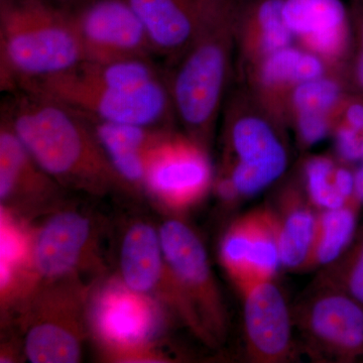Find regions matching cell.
Segmentation results:
<instances>
[{
    "label": "cell",
    "instance_id": "6da1fadb",
    "mask_svg": "<svg viewBox=\"0 0 363 363\" xmlns=\"http://www.w3.org/2000/svg\"><path fill=\"white\" fill-rule=\"evenodd\" d=\"M1 117L59 186L101 193L121 182L89 121L75 109L35 91L16 89Z\"/></svg>",
    "mask_w": 363,
    "mask_h": 363
},
{
    "label": "cell",
    "instance_id": "7a4b0ae2",
    "mask_svg": "<svg viewBox=\"0 0 363 363\" xmlns=\"http://www.w3.org/2000/svg\"><path fill=\"white\" fill-rule=\"evenodd\" d=\"M1 83L11 91L85 61L70 11L43 0H0Z\"/></svg>",
    "mask_w": 363,
    "mask_h": 363
},
{
    "label": "cell",
    "instance_id": "3957f363",
    "mask_svg": "<svg viewBox=\"0 0 363 363\" xmlns=\"http://www.w3.org/2000/svg\"><path fill=\"white\" fill-rule=\"evenodd\" d=\"M238 4L224 0L215 7L194 42L176 60L167 83L175 117L189 136L203 145L218 114L230 57Z\"/></svg>",
    "mask_w": 363,
    "mask_h": 363
},
{
    "label": "cell",
    "instance_id": "277c9868",
    "mask_svg": "<svg viewBox=\"0 0 363 363\" xmlns=\"http://www.w3.org/2000/svg\"><path fill=\"white\" fill-rule=\"evenodd\" d=\"M76 111L106 123L169 128L175 117L166 78L136 90L94 84L73 70L23 85Z\"/></svg>",
    "mask_w": 363,
    "mask_h": 363
},
{
    "label": "cell",
    "instance_id": "5b68a950",
    "mask_svg": "<svg viewBox=\"0 0 363 363\" xmlns=\"http://www.w3.org/2000/svg\"><path fill=\"white\" fill-rule=\"evenodd\" d=\"M159 233L186 321L207 342L221 340L226 331V311L201 240L178 219L164 221Z\"/></svg>",
    "mask_w": 363,
    "mask_h": 363
},
{
    "label": "cell",
    "instance_id": "8992f818",
    "mask_svg": "<svg viewBox=\"0 0 363 363\" xmlns=\"http://www.w3.org/2000/svg\"><path fill=\"white\" fill-rule=\"evenodd\" d=\"M308 352L320 359H363V306L332 286L318 284L293 311Z\"/></svg>",
    "mask_w": 363,
    "mask_h": 363
},
{
    "label": "cell",
    "instance_id": "52a82bcc",
    "mask_svg": "<svg viewBox=\"0 0 363 363\" xmlns=\"http://www.w3.org/2000/svg\"><path fill=\"white\" fill-rule=\"evenodd\" d=\"M52 281L28 307L26 357L33 363H76L82 355L84 301L75 286Z\"/></svg>",
    "mask_w": 363,
    "mask_h": 363
},
{
    "label": "cell",
    "instance_id": "ba28073f",
    "mask_svg": "<svg viewBox=\"0 0 363 363\" xmlns=\"http://www.w3.org/2000/svg\"><path fill=\"white\" fill-rule=\"evenodd\" d=\"M212 169L199 143L167 130L147 156L145 187L173 210L194 206L206 195Z\"/></svg>",
    "mask_w": 363,
    "mask_h": 363
},
{
    "label": "cell",
    "instance_id": "9c48e42d",
    "mask_svg": "<svg viewBox=\"0 0 363 363\" xmlns=\"http://www.w3.org/2000/svg\"><path fill=\"white\" fill-rule=\"evenodd\" d=\"M219 255L242 295L259 284L274 281L281 262L272 208H259L236 219L222 238Z\"/></svg>",
    "mask_w": 363,
    "mask_h": 363
},
{
    "label": "cell",
    "instance_id": "30bf717a",
    "mask_svg": "<svg viewBox=\"0 0 363 363\" xmlns=\"http://www.w3.org/2000/svg\"><path fill=\"white\" fill-rule=\"evenodd\" d=\"M70 13L85 61L154 55L142 23L125 0H85Z\"/></svg>",
    "mask_w": 363,
    "mask_h": 363
},
{
    "label": "cell",
    "instance_id": "8fae6325",
    "mask_svg": "<svg viewBox=\"0 0 363 363\" xmlns=\"http://www.w3.org/2000/svg\"><path fill=\"white\" fill-rule=\"evenodd\" d=\"M92 303L93 329L107 347L123 357L145 352L161 324L154 298L121 281L104 286Z\"/></svg>",
    "mask_w": 363,
    "mask_h": 363
},
{
    "label": "cell",
    "instance_id": "7c38bea8",
    "mask_svg": "<svg viewBox=\"0 0 363 363\" xmlns=\"http://www.w3.org/2000/svg\"><path fill=\"white\" fill-rule=\"evenodd\" d=\"M229 143L235 162L227 177L240 198L262 192L285 173L288 152L276 130L262 117L234 119L229 128Z\"/></svg>",
    "mask_w": 363,
    "mask_h": 363
},
{
    "label": "cell",
    "instance_id": "4fadbf2b",
    "mask_svg": "<svg viewBox=\"0 0 363 363\" xmlns=\"http://www.w3.org/2000/svg\"><path fill=\"white\" fill-rule=\"evenodd\" d=\"M243 328L248 359L253 362H288L295 354L293 311L274 281L243 294Z\"/></svg>",
    "mask_w": 363,
    "mask_h": 363
},
{
    "label": "cell",
    "instance_id": "5bb4252c",
    "mask_svg": "<svg viewBox=\"0 0 363 363\" xmlns=\"http://www.w3.org/2000/svg\"><path fill=\"white\" fill-rule=\"evenodd\" d=\"M140 21L154 55L175 62L201 32L221 0H125Z\"/></svg>",
    "mask_w": 363,
    "mask_h": 363
},
{
    "label": "cell",
    "instance_id": "9a60e30c",
    "mask_svg": "<svg viewBox=\"0 0 363 363\" xmlns=\"http://www.w3.org/2000/svg\"><path fill=\"white\" fill-rule=\"evenodd\" d=\"M93 247V223L76 211L58 212L40 225L32 240V267L44 281L69 279Z\"/></svg>",
    "mask_w": 363,
    "mask_h": 363
},
{
    "label": "cell",
    "instance_id": "2e32d148",
    "mask_svg": "<svg viewBox=\"0 0 363 363\" xmlns=\"http://www.w3.org/2000/svg\"><path fill=\"white\" fill-rule=\"evenodd\" d=\"M121 274V281L130 290L149 297L159 293L183 313V303L164 259L159 230L147 222L133 223L124 234Z\"/></svg>",
    "mask_w": 363,
    "mask_h": 363
},
{
    "label": "cell",
    "instance_id": "e0dca14e",
    "mask_svg": "<svg viewBox=\"0 0 363 363\" xmlns=\"http://www.w3.org/2000/svg\"><path fill=\"white\" fill-rule=\"evenodd\" d=\"M60 186L40 168L4 117L0 124V201H45Z\"/></svg>",
    "mask_w": 363,
    "mask_h": 363
},
{
    "label": "cell",
    "instance_id": "ac0fdd59",
    "mask_svg": "<svg viewBox=\"0 0 363 363\" xmlns=\"http://www.w3.org/2000/svg\"><path fill=\"white\" fill-rule=\"evenodd\" d=\"M84 116L119 181L135 187L145 186L150 150L169 128L106 123Z\"/></svg>",
    "mask_w": 363,
    "mask_h": 363
},
{
    "label": "cell",
    "instance_id": "d6986e66",
    "mask_svg": "<svg viewBox=\"0 0 363 363\" xmlns=\"http://www.w3.org/2000/svg\"><path fill=\"white\" fill-rule=\"evenodd\" d=\"M277 221L281 267L288 271L309 269L318 211L307 196L298 191H288L277 207L272 208Z\"/></svg>",
    "mask_w": 363,
    "mask_h": 363
},
{
    "label": "cell",
    "instance_id": "ffe728a7",
    "mask_svg": "<svg viewBox=\"0 0 363 363\" xmlns=\"http://www.w3.org/2000/svg\"><path fill=\"white\" fill-rule=\"evenodd\" d=\"M360 205L355 201L342 207L318 211L309 269L330 266L350 247L358 231L357 213Z\"/></svg>",
    "mask_w": 363,
    "mask_h": 363
},
{
    "label": "cell",
    "instance_id": "44dd1931",
    "mask_svg": "<svg viewBox=\"0 0 363 363\" xmlns=\"http://www.w3.org/2000/svg\"><path fill=\"white\" fill-rule=\"evenodd\" d=\"M283 16L291 32L305 38L348 26L341 0H284Z\"/></svg>",
    "mask_w": 363,
    "mask_h": 363
},
{
    "label": "cell",
    "instance_id": "7402d4cb",
    "mask_svg": "<svg viewBox=\"0 0 363 363\" xmlns=\"http://www.w3.org/2000/svg\"><path fill=\"white\" fill-rule=\"evenodd\" d=\"M324 66L314 55L286 47L267 55L260 78L267 85L302 83L321 78Z\"/></svg>",
    "mask_w": 363,
    "mask_h": 363
},
{
    "label": "cell",
    "instance_id": "603a6c76",
    "mask_svg": "<svg viewBox=\"0 0 363 363\" xmlns=\"http://www.w3.org/2000/svg\"><path fill=\"white\" fill-rule=\"evenodd\" d=\"M0 238V283L1 294L4 296L13 291L21 271L25 267H32L33 238H28L4 210Z\"/></svg>",
    "mask_w": 363,
    "mask_h": 363
},
{
    "label": "cell",
    "instance_id": "cb8c5ba5",
    "mask_svg": "<svg viewBox=\"0 0 363 363\" xmlns=\"http://www.w3.org/2000/svg\"><path fill=\"white\" fill-rule=\"evenodd\" d=\"M317 283L337 289L363 306V228L357 231L346 252L324 267Z\"/></svg>",
    "mask_w": 363,
    "mask_h": 363
},
{
    "label": "cell",
    "instance_id": "d4e9b609",
    "mask_svg": "<svg viewBox=\"0 0 363 363\" xmlns=\"http://www.w3.org/2000/svg\"><path fill=\"white\" fill-rule=\"evenodd\" d=\"M336 169L337 167L328 157H312L306 162V196L317 210L334 209L357 201L346 199L340 192Z\"/></svg>",
    "mask_w": 363,
    "mask_h": 363
},
{
    "label": "cell",
    "instance_id": "484cf974",
    "mask_svg": "<svg viewBox=\"0 0 363 363\" xmlns=\"http://www.w3.org/2000/svg\"><path fill=\"white\" fill-rule=\"evenodd\" d=\"M284 0H257L245 9L247 18L262 33V48L266 54L289 47L292 32L283 16Z\"/></svg>",
    "mask_w": 363,
    "mask_h": 363
},
{
    "label": "cell",
    "instance_id": "4316f807",
    "mask_svg": "<svg viewBox=\"0 0 363 363\" xmlns=\"http://www.w3.org/2000/svg\"><path fill=\"white\" fill-rule=\"evenodd\" d=\"M342 91L336 81L318 78L296 86L293 104L297 112L327 114L338 104Z\"/></svg>",
    "mask_w": 363,
    "mask_h": 363
},
{
    "label": "cell",
    "instance_id": "83f0119b",
    "mask_svg": "<svg viewBox=\"0 0 363 363\" xmlns=\"http://www.w3.org/2000/svg\"><path fill=\"white\" fill-rule=\"evenodd\" d=\"M298 133L306 145H315L326 138L329 121L326 114L318 112H298Z\"/></svg>",
    "mask_w": 363,
    "mask_h": 363
},
{
    "label": "cell",
    "instance_id": "f1b7e54d",
    "mask_svg": "<svg viewBox=\"0 0 363 363\" xmlns=\"http://www.w3.org/2000/svg\"><path fill=\"white\" fill-rule=\"evenodd\" d=\"M336 150L343 161H362V135L347 124L341 123L335 133Z\"/></svg>",
    "mask_w": 363,
    "mask_h": 363
},
{
    "label": "cell",
    "instance_id": "f546056e",
    "mask_svg": "<svg viewBox=\"0 0 363 363\" xmlns=\"http://www.w3.org/2000/svg\"><path fill=\"white\" fill-rule=\"evenodd\" d=\"M353 82L359 90L360 95L363 96V50L358 49L357 56L353 61L352 66Z\"/></svg>",
    "mask_w": 363,
    "mask_h": 363
},
{
    "label": "cell",
    "instance_id": "4dcf8cb0",
    "mask_svg": "<svg viewBox=\"0 0 363 363\" xmlns=\"http://www.w3.org/2000/svg\"><path fill=\"white\" fill-rule=\"evenodd\" d=\"M353 18L358 33L359 49L363 50V0H357L353 7Z\"/></svg>",
    "mask_w": 363,
    "mask_h": 363
},
{
    "label": "cell",
    "instance_id": "1f68e13d",
    "mask_svg": "<svg viewBox=\"0 0 363 363\" xmlns=\"http://www.w3.org/2000/svg\"><path fill=\"white\" fill-rule=\"evenodd\" d=\"M43 1L48 2V4L64 9V11H72L74 9H76L79 4L85 1V0H43Z\"/></svg>",
    "mask_w": 363,
    "mask_h": 363
},
{
    "label": "cell",
    "instance_id": "d6a6232c",
    "mask_svg": "<svg viewBox=\"0 0 363 363\" xmlns=\"http://www.w3.org/2000/svg\"><path fill=\"white\" fill-rule=\"evenodd\" d=\"M355 197L360 204H363V164L354 174Z\"/></svg>",
    "mask_w": 363,
    "mask_h": 363
}]
</instances>
